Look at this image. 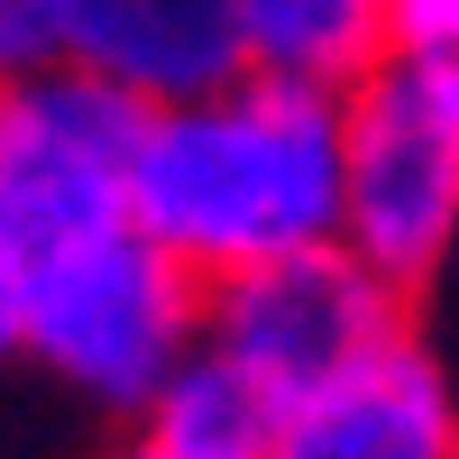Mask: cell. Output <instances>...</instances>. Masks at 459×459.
Instances as JSON below:
<instances>
[{
    "instance_id": "obj_1",
    "label": "cell",
    "mask_w": 459,
    "mask_h": 459,
    "mask_svg": "<svg viewBox=\"0 0 459 459\" xmlns=\"http://www.w3.org/2000/svg\"><path fill=\"white\" fill-rule=\"evenodd\" d=\"M129 221L194 276H239L257 257L350 230V92L294 74H230L212 92L147 110Z\"/></svg>"
},
{
    "instance_id": "obj_2",
    "label": "cell",
    "mask_w": 459,
    "mask_h": 459,
    "mask_svg": "<svg viewBox=\"0 0 459 459\" xmlns=\"http://www.w3.org/2000/svg\"><path fill=\"white\" fill-rule=\"evenodd\" d=\"M203 322H212V285L138 221L28 266V359L65 395L129 413V423L203 350Z\"/></svg>"
},
{
    "instance_id": "obj_3",
    "label": "cell",
    "mask_w": 459,
    "mask_h": 459,
    "mask_svg": "<svg viewBox=\"0 0 459 459\" xmlns=\"http://www.w3.org/2000/svg\"><path fill=\"white\" fill-rule=\"evenodd\" d=\"M147 101L83 65H37L0 83V248L19 266L83 248L129 221Z\"/></svg>"
},
{
    "instance_id": "obj_4",
    "label": "cell",
    "mask_w": 459,
    "mask_h": 459,
    "mask_svg": "<svg viewBox=\"0 0 459 459\" xmlns=\"http://www.w3.org/2000/svg\"><path fill=\"white\" fill-rule=\"evenodd\" d=\"M203 340L221 359H239L257 386H276L285 404L340 386L377 350L413 340V285H395L377 257L350 239H313L285 257H257L239 276H212V322Z\"/></svg>"
},
{
    "instance_id": "obj_5",
    "label": "cell",
    "mask_w": 459,
    "mask_h": 459,
    "mask_svg": "<svg viewBox=\"0 0 459 459\" xmlns=\"http://www.w3.org/2000/svg\"><path fill=\"white\" fill-rule=\"evenodd\" d=\"M395 285H423L459 248V65L395 47L350 83V230Z\"/></svg>"
},
{
    "instance_id": "obj_6",
    "label": "cell",
    "mask_w": 459,
    "mask_h": 459,
    "mask_svg": "<svg viewBox=\"0 0 459 459\" xmlns=\"http://www.w3.org/2000/svg\"><path fill=\"white\" fill-rule=\"evenodd\" d=\"M37 19H47L56 65H83L101 83L138 92L147 110L248 74L230 0H37Z\"/></svg>"
},
{
    "instance_id": "obj_7",
    "label": "cell",
    "mask_w": 459,
    "mask_h": 459,
    "mask_svg": "<svg viewBox=\"0 0 459 459\" xmlns=\"http://www.w3.org/2000/svg\"><path fill=\"white\" fill-rule=\"evenodd\" d=\"M276 459H459V395L423 340H395L285 413Z\"/></svg>"
},
{
    "instance_id": "obj_8",
    "label": "cell",
    "mask_w": 459,
    "mask_h": 459,
    "mask_svg": "<svg viewBox=\"0 0 459 459\" xmlns=\"http://www.w3.org/2000/svg\"><path fill=\"white\" fill-rule=\"evenodd\" d=\"M285 413L294 404L276 386H257L239 359H221L212 340H203V350L157 386V404H147L129 432L157 450V459H276Z\"/></svg>"
},
{
    "instance_id": "obj_9",
    "label": "cell",
    "mask_w": 459,
    "mask_h": 459,
    "mask_svg": "<svg viewBox=\"0 0 459 459\" xmlns=\"http://www.w3.org/2000/svg\"><path fill=\"white\" fill-rule=\"evenodd\" d=\"M230 28L248 74H294L331 92L395 56V0H230Z\"/></svg>"
},
{
    "instance_id": "obj_10",
    "label": "cell",
    "mask_w": 459,
    "mask_h": 459,
    "mask_svg": "<svg viewBox=\"0 0 459 459\" xmlns=\"http://www.w3.org/2000/svg\"><path fill=\"white\" fill-rule=\"evenodd\" d=\"M395 47L459 65V0H395Z\"/></svg>"
},
{
    "instance_id": "obj_11",
    "label": "cell",
    "mask_w": 459,
    "mask_h": 459,
    "mask_svg": "<svg viewBox=\"0 0 459 459\" xmlns=\"http://www.w3.org/2000/svg\"><path fill=\"white\" fill-rule=\"evenodd\" d=\"M37 65H47V19H37V0H0V83H19Z\"/></svg>"
},
{
    "instance_id": "obj_12",
    "label": "cell",
    "mask_w": 459,
    "mask_h": 459,
    "mask_svg": "<svg viewBox=\"0 0 459 459\" xmlns=\"http://www.w3.org/2000/svg\"><path fill=\"white\" fill-rule=\"evenodd\" d=\"M28 359V266L0 248V368Z\"/></svg>"
},
{
    "instance_id": "obj_13",
    "label": "cell",
    "mask_w": 459,
    "mask_h": 459,
    "mask_svg": "<svg viewBox=\"0 0 459 459\" xmlns=\"http://www.w3.org/2000/svg\"><path fill=\"white\" fill-rule=\"evenodd\" d=\"M92 459H157V450H147V441H138V432H129V441H120V450H92Z\"/></svg>"
}]
</instances>
